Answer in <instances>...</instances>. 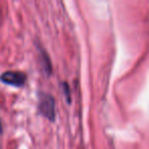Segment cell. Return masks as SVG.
<instances>
[{
	"mask_svg": "<svg viewBox=\"0 0 149 149\" xmlns=\"http://www.w3.org/2000/svg\"><path fill=\"white\" fill-rule=\"evenodd\" d=\"M39 110L42 116L49 120L55 118V101L50 94L41 92L39 94Z\"/></svg>",
	"mask_w": 149,
	"mask_h": 149,
	"instance_id": "cell-1",
	"label": "cell"
},
{
	"mask_svg": "<svg viewBox=\"0 0 149 149\" xmlns=\"http://www.w3.org/2000/svg\"><path fill=\"white\" fill-rule=\"evenodd\" d=\"M62 86H63V88H64V93H65V95H66V98H68V100H70V89H68V86L66 85L65 83L62 84Z\"/></svg>",
	"mask_w": 149,
	"mask_h": 149,
	"instance_id": "cell-3",
	"label": "cell"
},
{
	"mask_svg": "<svg viewBox=\"0 0 149 149\" xmlns=\"http://www.w3.org/2000/svg\"><path fill=\"white\" fill-rule=\"evenodd\" d=\"M27 80L26 74L22 72H5L0 76V81L13 87H22Z\"/></svg>",
	"mask_w": 149,
	"mask_h": 149,
	"instance_id": "cell-2",
	"label": "cell"
}]
</instances>
